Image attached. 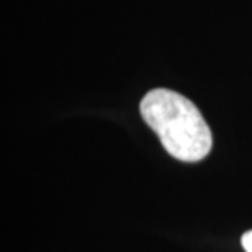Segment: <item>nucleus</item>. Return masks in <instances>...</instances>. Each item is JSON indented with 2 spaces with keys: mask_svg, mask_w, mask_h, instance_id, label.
Wrapping results in <instances>:
<instances>
[{
  "mask_svg": "<svg viewBox=\"0 0 252 252\" xmlns=\"http://www.w3.org/2000/svg\"><path fill=\"white\" fill-rule=\"evenodd\" d=\"M141 115L172 158L198 162L208 156L213 144L211 129L184 95L167 89L151 90L141 100Z\"/></svg>",
  "mask_w": 252,
  "mask_h": 252,
  "instance_id": "nucleus-1",
  "label": "nucleus"
},
{
  "mask_svg": "<svg viewBox=\"0 0 252 252\" xmlns=\"http://www.w3.org/2000/svg\"><path fill=\"white\" fill-rule=\"evenodd\" d=\"M241 243H243V248L246 249V252H252V231H248L241 238Z\"/></svg>",
  "mask_w": 252,
  "mask_h": 252,
  "instance_id": "nucleus-2",
  "label": "nucleus"
}]
</instances>
